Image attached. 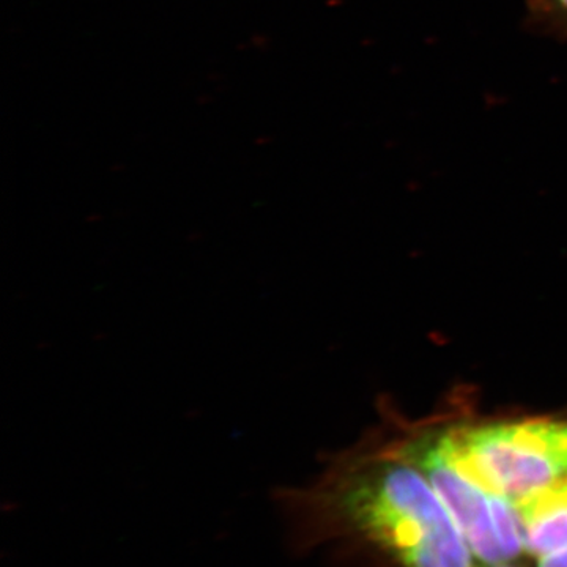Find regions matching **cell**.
<instances>
[{"label": "cell", "instance_id": "1", "mask_svg": "<svg viewBox=\"0 0 567 567\" xmlns=\"http://www.w3.org/2000/svg\"><path fill=\"white\" fill-rule=\"evenodd\" d=\"M295 551L350 540L402 567H473L472 548L417 466L399 454L350 457L309 487L276 492Z\"/></svg>", "mask_w": 567, "mask_h": 567}, {"label": "cell", "instance_id": "2", "mask_svg": "<svg viewBox=\"0 0 567 567\" xmlns=\"http://www.w3.org/2000/svg\"><path fill=\"white\" fill-rule=\"evenodd\" d=\"M457 465L491 494L518 502L567 476V421L527 420L446 434Z\"/></svg>", "mask_w": 567, "mask_h": 567}, {"label": "cell", "instance_id": "3", "mask_svg": "<svg viewBox=\"0 0 567 567\" xmlns=\"http://www.w3.org/2000/svg\"><path fill=\"white\" fill-rule=\"evenodd\" d=\"M395 454L412 462L427 477L476 558L487 566L507 561L496 532L494 494L457 465L446 434L410 443Z\"/></svg>", "mask_w": 567, "mask_h": 567}, {"label": "cell", "instance_id": "4", "mask_svg": "<svg viewBox=\"0 0 567 567\" xmlns=\"http://www.w3.org/2000/svg\"><path fill=\"white\" fill-rule=\"evenodd\" d=\"M516 505L525 551L540 558L567 547V476Z\"/></svg>", "mask_w": 567, "mask_h": 567}, {"label": "cell", "instance_id": "5", "mask_svg": "<svg viewBox=\"0 0 567 567\" xmlns=\"http://www.w3.org/2000/svg\"><path fill=\"white\" fill-rule=\"evenodd\" d=\"M543 10L567 32V0H540Z\"/></svg>", "mask_w": 567, "mask_h": 567}, {"label": "cell", "instance_id": "6", "mask_svg": "<svg viewBox=\"0 0 567 567\" xmlns=\"http://www.w3.org/2000/svg\"><path fill=\"white\" fill-rule=\"evenodd\" d=\"M537 567H567V547L540 557Z\"/></svg>", "mask_w": 567, "mask_h": 567}, {"label": "cell", "instance_id": "7", "mask_svg": "<svg viewBox=\"0 0 567 567\" xmlns=\"http://www.w3.org/2000/svg\"><path fill=\"white\" fill-rule=\"evenodd\" d=\"M488 567H511V566H506L505 563H503V565H494V566H488Z\"/></svg>", "mask_w": 567, "mask_h": 567}]
</instances>
